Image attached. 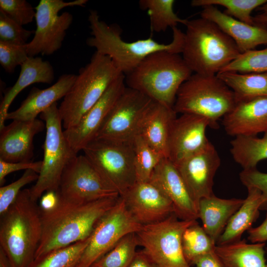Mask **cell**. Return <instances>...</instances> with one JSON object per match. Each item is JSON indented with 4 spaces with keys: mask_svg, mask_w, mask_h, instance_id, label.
<instances>
[{
    "mask_svg": "<svg viewBox=\"0 0 267 267\" xmlns=\"http://www.w3.org/2000/svg\"><path fill=\"white\" fill-rule=\"evenodd\" d=\"M120 196L78 203L58 198L51 209L41 210L42 232L34 261L58 249L85 240Z\"/></svg>",
    "mask_w": 267,
    "mask_h": 267,
    "instance_id": "obj_1",
    "label": "cell"
},
{
    "mask_svg": "<svg viewBox=\"0 0 267 267\" xmlns=\"http://www.w3.org/2000/svg\"><path fill=\"white\" fill-rule=\"evenodd\" d=\"M41 210L30 195L22 190L0 215V249L10 267H30L42 237Z\"/></svg>",
    "mask_w": 267,
    "mask_h": 267,
    "instance_id": "obj_2",
    "label": "cell"
},
{
    "mask_svg": "<svg viewBox=\"0 0 267 267\" xmlns=\"http://www.w3.org/2000/svg\"><path fill=\"white\" fill-rule=\"evenodd\" d=\"M92 37L87 44L96 51L108 56L119 71L125 76L133 71L148 55L160 51L181 53L184 33L177 27L172 29L173 40L168 44L160 43L151 37L133 42L124 41L119 28L99 19L95 10L89 16Z\"/></svg>",
    "mask_w": 267,
    "mask_h": 267,
    "instance_id": "obj_3",
    "label": "cell"
},
{
    "mask_svg": "<svg viewBox=\"0 0 267 267\" xmlns=\"http://www.w3.org/2000/svg\"><path fill=\"white\" fill-rule=\"evenodd\" d=\"M192 74L180 54L160 51L148 55L126 75L125 83L152 101L173 108L179 89Z\"/></svg>",
    "mask_w": 267,
    "mask_h": 267,
    "instance_id": "obj_4",
    "label": "cell"
},
{
    "mask_svg": "<svg viewBox=\"0 0 267 267\" xmlns=\"http://www.w3.org/2000/svg\"><path fill=\"white\" fill-rule=\"evenodd\" d=\"M181 56L193 73L216 75L241 53L214 22L200 17L185 25Z\"/></svg>",
    "mask_w": 267,
    "mask_h": 267,
    "instance_id": "obj_5",
    "label": "cell"
},
{
    "mask_svg": "<svg viewBox=\"0 0 267 267\" xmlns=\"http://www.w3.org/2000/svg\"><path fill=\"white\" fill-rule=\"evenodd\" d=\"M122 74L108 56L95 51L58 107L64 129L76 125Z\"/></svg>",
    "mask_w": 267,
    "mask_h": 267,
    "instance_id": "obj_6",
    "label": "cell"
},
{
    "mask_svg": "<svg viewBox=\"0 0 267 267\" xmlns=\"http://www.w3.org/2000/svg\"><path fill=\"white\" fill-rule=\"evenodd\" d=\"M236 103L232 90L217 75L193 73L179 89L173 109L177 114L206 118L210 127L217 129L218 121Z\"/></svg>",
    "mask_w": 267,
    "mask_h": 267,
    "instance_id": "obj_7",
    "label": "cell"
},
{
    "mask_svg": "<svg viewBox=\"0 0 267 267\" xmlns=\"http://www.w3.org/2000/svg\"><path fill=\"white\" fill-rule=\"evenodd\" d=\"M40 118L46 129L44 158L38 178L29 188L32 199L36 202L46 192H57L64 169L78 155L65 136L57 102L43 112Z\"/></svg>",
    "mask_w": 267,
    "mask_h": 267,
    "instance_id": "obj_8",
    "label": "cell"
},
{
    "mask_svg": "<svg viewBox=\"0 0 267 267\" xmlns=\"http://www.w3.org/2000/svg\"><path fill=\"white\" fill-rule=\"evenodd\" d=\"M83 151L102 178L120 196L136 182L133 141L95 138Z\"/></svg>",
    "mask_w": 267,
    "mask_h": 267,
    "instance_id": "obj_9",
    "label": "cell"
},
{
    "mask_svg": "<svg viewBox=\"0 0 267 267\" xmlns=\"http://www.w3.org/2000/svg\"><path fill=\"white\" fill-rule=\"evenodd\" d=\"M196 222L179 220L174 214L159 222L142 225L136 232L139 245L157 267H192L184 257L182 236Z\"/></svg>",
    "mask_w": 267,
    "mask_h": 267,
    "instance_id": "obj_10",
    "label": "cell"
},
{
    "mask_svg": "<svg viewBox=\"0 0 267 267\" xmlns=\"http://www.w3.org/2000/svg\"><path fill=\"white\" fill-rule=\"evenodd\" d=\"M88 0H41L35 7L36 29L32 40L27 44L29 56L41 54L49 55L59 49L72 23L73 15L68 12H59L68 6L85 5Z\"/></svg>",
    "mask_w": 267,
    "mask_h": 267,
    "instance_id": "obj_11",
    "label": "cell"
},
{
    "mask_svg": "<svg viewBox=\"0 0 267 267\" xmlns=\"http://www.w3.org/2000/svg\"><path fill=\"white\" fill-rule=\"evenodd\" d=\"M142 225L128 210L120 196L115 205L99 221L89 242L75 267H91L125 235L137 232Z\"/></svg>",
    "mask_w": 267,
    "mask_h": 267,
    "instance_id": "obj_12",
    "label": "cell"
},
{
    "mask_svg": "<svg viewBox=\"0 0 267 267\" xmlns=\"http://www.w3.org/2000/svg\"><path fill=\"white\" fill-rule=\"evenodd\" d=\"M57 193L63 199L78 203L120 196L84 154L77 155L67 165Z\"/></svg>",
    "mask_w": 267,
    "mask_h": 267,
    "instance_id": "obj_13",
    "label": "cell"
},
{
    "mask_svg": "<svg viewBox=\"0 0 267 267\" xmlns=\"http://www.w3.org/2000/svg\"><path fill=\"white\" fill-rule=\"evenodd\" d=\"M152 101L142 93L126 86L95 138L133 142Z\"/></svg>",
    "mask_w": 267,
    "mask_h": 267,
    "instance_id": "obj_14",
    "label": "cell"
},
{
    "mask_svg": "<svg viewBox=\"0 0 267 267\" xmlns=\"http://www.w3.org/2000/svg\"><path fill=\"white\" fill-rule=\"evenodd\" d=\"M126 85L125 76L120 75L97 102L75 126L64 130L66 138L76 153L94 139Z\"/></svg>",
    "mask_w": 267,
    "mask_h": 267,
    "instance_id": "obj_15",
    "label": "cell"
},
{
    "mask_svg": "<svg viewBox=\"0 0 267 267\" xmlns=\"http://www.w3.org/2000/svg\"><path fill=\"white\" fill-rule=\"evenodd\" d=\"M221 163L217 150L209 141L201 149L175 164L197 206L202 198L214 194V178Z\"/></svg>",
    "mask_w": 267,
    "mask_h": 267,
    "instance_id": "obj_16",
    "label": "cell"
},
{
    "mask_svg": "<svg viewBox=\"0 0 267 267\" xmlns=\"http://www.w3.org/2000/svg\"><path fill=\"white\" fill-rule=\"evenodd\" d=\"M121 196L130 213L142 225L159 222L174 214L171 201L149 181H136Z\"/></svg>",
    "mask_w": 267,
    "mask_h": 267,
    "instance_id": "obj_17",
    "label": "cell"
},
{
    "mask_svg": "<svg viewBox=\"0 0 267 267\" xmlns=\"http://www.w3.org/2000/svg\"><path fill=\"white\" fill-rule=\"evenodd\" d=\"M210 127L208 119L191 114L177 117L171 126L168 158L174 164L203 148L209 141L206 131Z\"/></svg>",
    "mask_w": 267,
    "mask_h": 267,
    "instance_id": "obj_18",
    "label": "cell"
},
{
    "mask_svg": "<svg viewBox=\"0 0 267 267\" xmlns=\"http://www.w3.org/2000/svg\"><path fill=\"white\" fill-rule=\"evenodd\" d=\"M149 181L171 201L174 214L181 220L199 218L198 206L192 198L175 165L163 158L154 170Z\"/></svg>",
    "mask_w": 267,
    "mask_h": 267,
    "instance_id": "obj_19",
    "label": "cell"
},
{
    "mask_svg": "<svg viewBox=\"0 0 267 267\" xmlns=\"http://www.w3.org/2000/svg\"><path fill=\"white\" fill-rule=\"evenodd\" d=\"M45 128L44 122L13 120L0 130V159L10 162L32 161L35 136Z\"/></svg>",
    "mask_w": 267,
    "mask_h": 267,
    "instance_id": "obj_20",
    "label": "cell"
},
{
    "mask_svg": "<svg viewBox=\"0 0 267 267\" xmlns=\"http://www.w3.org/2000/svg\"><path fill=\"white\" fill-rule=\"evenodd\" d=\"M226 133L234 137L267 132V97L237 102L223 118Z\"/></svg>",
    "mask_w": 267,
    "mask_h": 267,
    "instance_id": "obj_21",
    "label": "cell"
},
{
    "mask_svg": "<svg viewBox=\"0 0 267 267\" xmlns=\"http://www.w3.org/2000/svg\"><path fill=\"white\" fill-rule=\"evenodd\" d=\"M77 75L64 74L50 87L40 89L33 87L26 99L15 110L8 112L6 120L31 121L64 98L73 85Z\"/></svg>",
    "mask_w": 267,
    "mask_h": 267,
    "instance_id": "obj_22",
    "label": "cell"
},
{
    "mask_svg": "<svg viewBox=\"0 0 267 267\" xmlns=\"http://www.w3.org/2000/svg\"><path fill=\"white\" fill-rule=\"evenodd\" d=\"M201 17L216 24L236 44L240 53L267 44V28L240 21L221 12L215 6L203 7Z\"/></svg>",
    "mask_w": 267,
    "mask_h": 267,
    "instance_id": "obj_23",
    "label": "cell"
},
{
    "mask_svg": "<svg viewBox=\"0 0 267 267\" xmlns=\"http://www.w3.org/2000/svg\"><path fill=\"white\" fill-rule=\"evenodd\" d=\"M177 113L170 108L152 101L142 119L138 134L153 149L168 158L170 130Z\"/></svg>",
    "mask_w": 267,
    "mask_h": 267,
    "instance_id": "obj_24",
    "label": "cell"
},
{
    "mask_svg": "<svg viewBox=\"0 0 267 267\" xmlns=\"http://www.w3.org/2000/svg\"><path fill=\"white\" fill-rule=\"evenodd\" d=\"M20 66L17 80L4 93L0 105V130L5 126L4 122L11 104L22 90L34 83L50 84L54 79L52 65L40 57L29 56Z\"/></svg>",
    "mask_w": 267,
    "mask_h": 267,
    "instance_id": "obj_25",
    "label": "cell"
},
{
    "mask_svg": "<svg viewBox=\"0 0 267 267\" xmlns=\"http://www.w3.org/2000/svg\"><path fill=\"white\" fill-rule=\"evenodd\" d=\"M244 199H222L214 194L198 202L199 218L206 233L217 243L229 219L239 209Z\"/></svg>",
    "mask_w": 267,
    "mask_h": 267,
    "instance_id": "obj_26",
    "label": "cell"
},
{
    "mask_svg": "<svg viewBox=\"0 0 267 267\" xmlns=\"http://www.w3.org/2000/svg\"><path fill=\"white\" fill-rule=\"evenodd\" d=\"M248 195L239 209L229 219L217 245H223L241 240L244 232L249 230L258 218L259 210L267 208L261 192L253 187L247 188Z\"/></svg>",
    "mask_w": 267,
    "mask_h": 267,
    "instance_id": "obj_27",
    "label": "cell"
},
{
    "mask_svg": "<svg viewBox=\"0 0 267 267\" xmlns=\"http://www.w3.org/2000/svg\"><path fill=\"white\" fill-rule=\"evenodd\" d=\"M265 243L249 244L245 240L216 246L215 252L223 267H267Z\"/></svg>",
    "mask_w": 267,
    "mask_h": 267,
    "instance_id": "obj_28",
    "label": "cell"
},
{
    "mask_svg": "<svg viewBox=\"0 0 267 267\" xmlns=\"http://www.w3.org/2000/svg\"><path fill=\"white\" fill-rule=\"evenodd\" d=\"M217 76L232 90L236 103L267 97V72H222Z\"/></svg>",
    "mask_w": 267,
    "mask_h": 267,
    "instance_id": "obj_29",
    "label": "cell"
},
{
    "mask_svg": "<svg viewBox=\"0 0 267 267\" xmlns=\"http://www.w3.org/2000/svg\"><path fill=\"white\" fill-rule=\"evenodd\" d=\"M230 144L231 156L243 170L257 168L260 161L267 159V132L261 138L257 136H236Z\"/></svg>",
    "mask_w": 267,
    "mask_h": 267,
    "instance_id": "obj_30",
    "label": "cell"
},
{
    "mask_svg": "<svg viewBox=\"0 0 267 267\" xmlns=\"http://www.w3.org/2000/svg\"><path fill=\"white\" fill-rule=\"evenodd\" d=\"M174 0H140L139 7L149 16L151 30L165 32L169 27H177L178 24L186 25L188 20L181 19L174 12Z\"/></svg>",
    "mask_w": 267,
    "mask_h": 267,
    "instance_id": "obj_31",
    "label": "cell"
},
{
    "mask_svg": "<svg viewBox=\"0 0 267 267\" xmlns=\"http://www.w3.org/2000/svg\"><path fill=\"white\" fill-rule=\"evenodd\" d=\"M216 243L196 222L188 227L182 236V246L184 257L192 266L198 257L215 251Z\"/></svg>",
    "mask_w": 267,
    "mask_h": 267,
    "instance_id": "obj_32",
    "label": "cell"
},
{
    "mask_svg": "<svg viewBox=\"0 0 267 267\" xmlns=\"http://www.w3.org/2000/svg\"><path fill=\"white\" fill-rule=\"evenodd\" d=\"M138 246L136 232L128 233L91 267H128L136 253Z\"/></svg>",
    "mask_w": 267,
    "mask_h": 267,
    "instance_id": "obj_33",
    "label": "cell"
},
{
    "mask_svg": "<svg viewBox=\"0 0 267 267\" xmlns=\"http://www.w3.org/2000/svg\"><path fill=\"white\" fill-rule=\"evenodd\" d=\"M267 2V0H193L191 5L193 7H204L208 5H220L225 9L223 13L240 21L255 25L253 16L251 15L255 9Z\"/></svg>",
    "mask_w": 267,
    "mask_h": 267,
    "instance_id": "obj_34",
    "label": "cell"
},
{
    "mask_svg": "<svg viewBox=\"0 0 267 267\" xmlns=\"http://www.w3.org/2000/svg\"><path fill=\"white\" fill-rule=\"evenodd\" d=\"M134 167L137 182L148 181L161 160L165 158L137 134L133 140Z\"/></svg>",
    "mask_w": 267,
    "mask_h": 267,
    "instance_id": "obj_35",
    "label": "cell"
},
{
    "mask_svg": "<svg viewBox=\"0 0 267 267\" xmlns=\"http://www.w3.org/2000/svg\"><path fill=\"white\" fill-rule=\"evenodd\" d=\"M90 236L46 254L33 262L30 267H75L89 242Z\"/></svg>",
    "mask_w": 267,
    "mask_h": 267,
    "instance_id": "obj_36",
    "label": "cell"
},
{
    "mask_svg": "<svg viewBox=\"0 0 267 267\" xmlns=\"http://www.w3.org/2000/svg\"><path fill=\"white\" fill-rule=\"evenodd\" d=\"M235 72L242 73L267 72V47L251 49L241 53L220 72Z\"/></svg>",
    "mask_w": 267,
    "mask_h": 267,
    "instance_id": "obj_37",
    "label": "cell"
},
{
    "mask_svg": "<svg viewBox=\"0 0 267 267\" xmlns=\"http://www.w3.org/2000/svg\"><path fill=\"white\" fill-rule=\"evenodd\" d=\"M35 31L24 29L0 10V41L16 44H27Z\"/></svg>",
    "mask_w": 267,
    "mask_h": 267,
    "instance_id": "obj_38",
    "label": "cell"
},
{
    "mask_svg": "<svg viewBox=\"0 0 267 267\" xmlns=\"http://www.w3.org/2000/svg\"><path fill=\"white\" fill-rule=\"evenodd\" d=\"M39 174L32 170H27L16 180L0 187V215L4 213L17 198L22 188L36 181Z\"/></svg>",
    "mask_w": 267,
    "mask_h": 267,
    "instance_id": "obj_39",
    "label": "cell"
},
{
    "mask_svg": "<svg viewBox=\"0 0 267 267\" xmlns=\"http://www.w3.org/2000/svg\"><path fill=\"white\" fill-rule=\"evenodd\" d=\"M27 44L20 45L0 41V63L5 72H14L28 58Z\"/></svg>",
    "mask_w": 267,
    "mask_h": 267,
    "instance_id": "obj_40",
    "label": "cell"
},
{
    "mask_svg": "<svg viewBox=\"0 0 267 267\" xmlns=\"http://www.w3.org/2000/svg\"><path fill=\"white\" fill-rule=\"evenodd\" d=\"M0 10L21 26L35 18V8L25 0H0Z\"/></svg>",
    "mask_w": 267,
    "mask_h": 267,
    "instance_id": "obj_41",
    "label": "cell"
},
{
    "mask_svg": "<svg viewBox=\"0 0 267 267\" xmlns=\"http://www.w3.org/2000/svg\"><path fill=\"white\" fill-rule=\"evenodd\" d=\"M239 178L247 188H255L261 192L267 208V173L261 172L257 168L243 170Z\"/></svg>",
    "mask_w": 267,
    "mask_h": 267,
    "instance_id": "obj_42",
    "label": "cell"
},
{
    "mask_svg": "<svg viewBox=\"0 0 267 267\" xmlns=\"http://www.w3.org/2000/svg\"><path fill=\"white\" fill-rule=\"evenodd\" d=\"M42 166V161L10 162L0 159V185H3L5 178L9 174L23 170H32L39 174Z\"/></svg>",
    "mask_w": 267,
    "mask_h": 267,
    "instance_id": "obj_43",
    "label": "cell"
},
{
    "mask_svg": "<svg viewBox=\"0 0 267 267\" xmlns=\"http://www.w3.org/2000/svg\"><path fill=\"white\" fill-rule=\"evenodd\" d=\"M248 239L252 243L267 241V214L264 221L258 226L248 230Z\"/></svg>",
    "mask_w": 267,
    "mask_h": 267,
    "instance_id": "obj_44",
    "label": "cell"
},
{
    "mask_svg": "<svg viewBox=\"0 0 267 267\" xmlns=\"http://www.w3.org/2000/svg\"><path fill=\"white\" fill-rule=\"evenodd\" d=\"M192 265L196 267H223L215 251L198 257Z\"/></svg>",
    "mask_w": 267,
    "mask_h": 267,
    "instance_id": "obj_45",
    "label": "cell"
},
{
    "mask_svg": "<svg viewBox=\"0 0 267 267\" xmlns=\"http://www.w3.org/2000/svg\"><path fill=\"white\" fill-rule=\"evenodd\" d=\"M128 267H157L147 255L141 251L136 252L132 262Z\"/></svg>",
    "mask_w": 267,
    "mask_h": 267,
    "instance_id": "obj_46",
    "label": "cell"
},
{
    "mask_svg": "<svg viewBox=\"0 0 267 267\" xmlns=\"http://www.w3.org/2000/svg\"><path fill=\"white\" fill-rule=\"evenodd\" d=\"M56 192L48 191L44 193L41 197L40 207L42 210H48L53 207L58 200Z\"/></svg>",
    "mask_w": 267,
    "mask_h": 267,
    "instance_id": "obj_47",
    "label": "cell"
},
{
    "mask_svg": "<svg viewBox=\"0 0 267 267\" xmlns=\"http://www.w3.org/2000/svg\"><path fill=\"white\" fill-rule=\"evenodd\" d=\"M255 25L267 28V14L262 13L253 16Z\"/></svg>",
    "mask_w": 267,
    "mask_h": 267,
    "instance_id": "obj_48",
    "label": "cell"
},
{
    "mask_svg": "<svg viewBox=\"0 0 267 267\" xmlns=\"http://www.w3.org/2000/svg\"><path fill=\"white\" fill-rule=\"evenodd\" d=\"M0 267H10L8 260L3 253L0 249Z\"/></svg>",
    "mask_w": 267,
    "mask_h": 267,
    "instance_id": "obj_49",
    "label": "cell"
},
{
    "mask_svg": "<svg viewBox=\"0 0 267 267\" xmlns=\"http://www.w3.org/2000/svg\"><path fill=\"white\" fill-rule=\"evenodd\" d=\"M258 9L263 13L267 14V2L259 7Z\"/></svg>",
    "mask_w": 267,
    "mask_h": 267,
    "instance_id": "obj_50",
    "label": "cell"
},
{
    "mask_svg": "<svg viewBox=\"0 0 267 267\" xmlns=\"http://www.w3.org/2000/svg\"><path fill=\"white\" fill-rule=\"evenodd\" d=\"M266 250L267 251V247H266Z\"/></svg>",
    "mask_w": 267,
    "mask_h": 267,
    "instance_id": "obj_51",
    "label": "cell"
},
{
    "mask_svg": "<svg viewBox=\"0 0 267 267\" xmlns=\"http://www.w3.org/2000/svg\"></svg>",
    "mask_w": 267,
    "mask_h": 267,
    "instance_id": "obj_52",
    "label": "cell"
}]
</instances>
